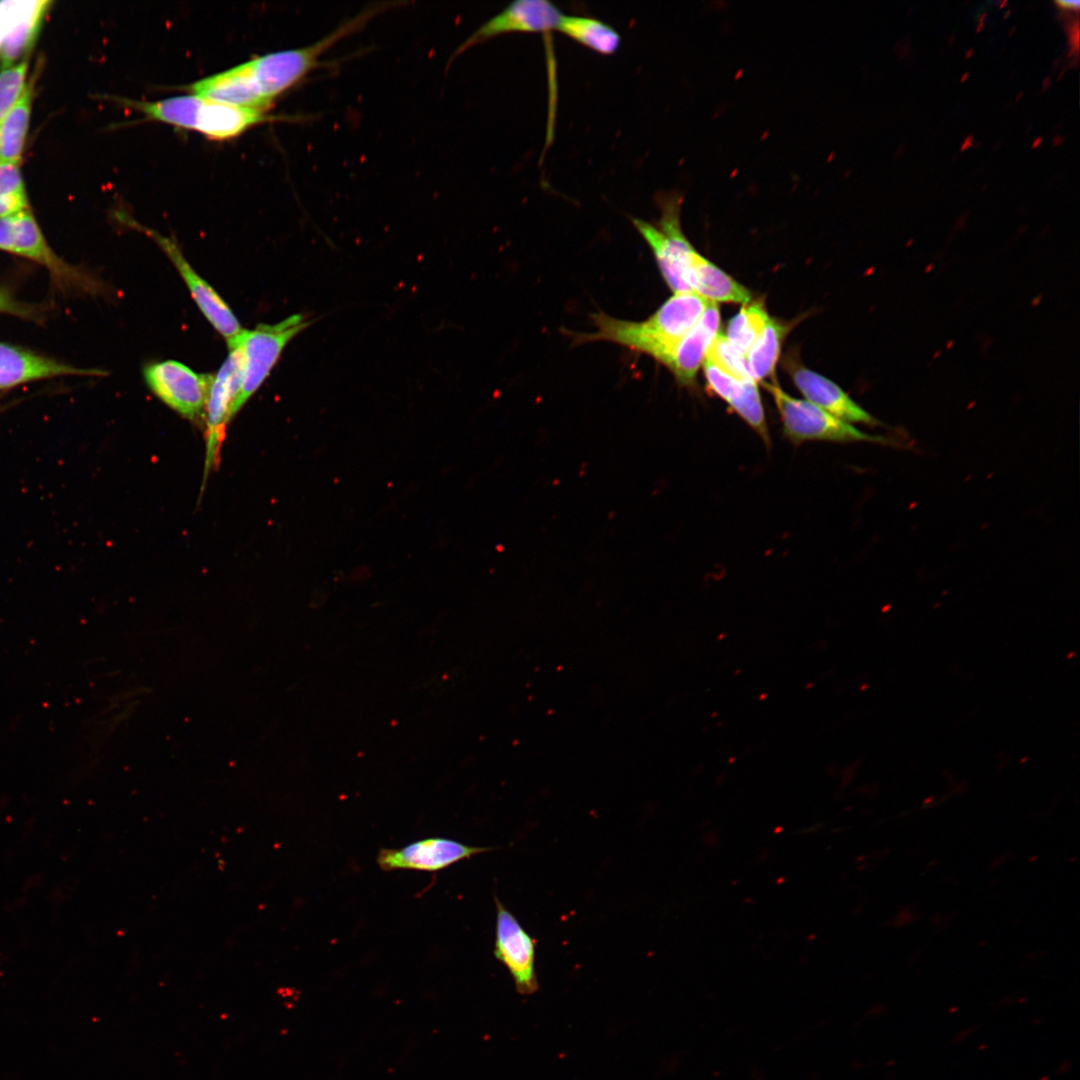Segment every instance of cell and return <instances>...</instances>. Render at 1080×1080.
I'll return each instance as SVG.
<instances>
[{
  "instance_id": "3",
  "label": "cell",
  "mask_w": 1080,
  "mask_h": 1080,
  "mask_svg": "<svg viewBox=\"0 0 1080 1080\" xmlns=\"http://www.w3.org/2000/svg\"><path fill=\"white\" fill-rule=\"evenodd\" d=\"M682 201L679 192L661 193L657 197L661 213L657 222L632 218L633 226L650 247L664 281L674 294L692 293L685 283V273L695 249L681 228Z\"/></svg>"
},
{
  "instance_id": "23",
  "label": "cell",
  "mask_w": 1080,
  "mask_h": 1080,
  "mask_svg": "<svg viewBox=\"0 0 1080 1080\" xmlns=\"http://www.w3.org/2000/svg\"><path fill=\"white\" fill-rule=\"evenodd\" d=\"M49 3V1H31L26 12L4 38L0 45L3 69L14 65V62L31 47Z\"/></svg>"
},
{
  "instance_id": "12",
  "label": "cell",
  "mask_w": 1080,
  "mask_h": 1080,
  "mask_svg": "<svg viewBox=\"0 0 1080 1080\" xmlns=\"http://www.w3.org/2000/svg\"><path fill=\"white\" fill-rule=\"evenodd\" d=\"M491 850L463 844L442 837L425 838L399 849L383 848L377 855V864L383 871L408 869L436 872L458 861Z\"/></svg>"
},
{
  "instance_id": "28",
  "label": "cell",
  "mask_w": 1080,
  "mask_h": 1080,
  "mask_svg": "<svg viewBox=\"0 0 1080 1080\" xmlns=\"http://www.w3.org/2000/svg\"><path fill=\"white\" fill-rule=\"evenodd\" d=\"M0 312L25 313L20 305L16 304L10 296L2 291H0Z\"/></svg>"
},
{
  "instance_id": "9",
  "label": "cell",
  "mask_w": 1080,
  "mask_h": 1080,
  "mask_svg": "<svg viewBox=\"0 0 1080 1080\" xmlns=\"http://www.w3.org/2000/svg\"><path fill=\"white\" fill-rule=\"evenodd\" d=\"M494 901L496 906L494 957L507 968L520 994H532L538 989L535 969L536 940L498 897L495 896Z\"/></svg>"
},
{
  "instance_id": "19",
  "label": "cell",
  "mask_w": 1080,
  "mask_h": 1080,
  "mask_svg": "<svg viewBox=\"0 0 1080 1080\" xmlns=\"http://www.w3.org/2000/svg\"><path fill=\"white\" fill-rule=\"evenodd\" d=\"M685 283L690 292L708 302L741 303L751 301V292L714 263L694 250L688 261Z\"/></svg>"
},
{
  "instance_id": "27",
  "label": "cell",
  "mask_w": 1080,
  "mask_h": 1080,
  "mask_svg": "<svg viewBox=\"0 0 1080 1080\" xmlns=\"http://www.w3.org/2000/svg\"><path fill=\"white\" fill-rule=\"evenodd\" d=\"M27 62L22 61L0 72V126L25 88Z\"/></svg>"
},
{
  "instance_id": "7",
  "label": "cell",
  "mask_w": 1080,
  "mask_h": 1080,
  "mask_svg": "<svg viewBox=\"0 0 1080 1080\" xmlns=\"http://www.w3.org/2000/svg\"><path fill=\"white\" fill-rule=\"evenodd\" d=\"M0 250L30 259L64 284L90 289L93 283L50 248L29 209L0 218Z\"/></svg>"
},
{
  "instance_id": "5",
  "label": "cell",
  "mask_w": 1080,
  "mask_h": 1080,
  "mask_svg": "<svg viewBox=\"0 0 1080 1080\" xmlns=\"http://www.w3.org/2000/svg\"><path fill=\"white\" fill-rule=\"evenodd\" d=\"M762 385L771 394L777 407L785 437L794 444L807 441L882 442L881 437L863 433L810 402L787 394L775 380L763 381Z\"/></svg>"
},
{
  "instance_id": "25",
  "label": "cell",
  "mask_w": 1080,
  "mask_h": 1080,
  "mask_svg": "<svg viewBox=\"0 0 1080 1080\" xmlns=\"http://www.w3.org/2000/svg\"><path fill=\"white\" fill-rule=\"evenodd\" d=\"M25 209H28V203L18 164L0 162V218Z\"/></svg>"
},
{
  "instance_id": "2",
  "label": "cell",
  "mask_w": 1080,
  "mask_h": 1080,
  "mask_svg": "<svg viewBox=\"0 0 1080 1080\" xmlns=\"http://www.w3.org/2000/svg\"><path fill=\"white\" fill-rule=\"evenodd\" d=\"M401 4V2L373 3L310 45L272 52L249 60L251 71L266 103L271 106L280 94L293 87L315 69L321 68L323 66L321 57L334 45L362 31L375 17Z\"/></svg>"
},
{
  "instance_id": "6",
  "label": "cell",
  "mask_w": 1080,
  "mask_h": 1080,
  "mask_svg": "<svg viewBox=\"0 0 1080 1080\" xmlns=\"http://www.w3.org/2000/svg\"><path fill=\"white\" fill-rule=\"evenodd\" d=\"M145 383L166 405L190 420L204 416L212 375L199 374L188 366L165 360L146 365Z\"/></svg>"
},
{
  "instance_id": "8",
  "label": "cell",
  "mask_w": 1080,
  "mask_h": 1080,
  "mask_svg": "<svg viewBox=\"0 0 1080 1080\" xmlns=\"http://www.w3.org/2000/svg\"><path fill=\"white\" fill-rule=\"evenodd\" d=\"M563 13L547 0H516L488 19L454 51L451 61L468 49L501 35L556 31Z\"/></svg>"
},
{
  "instance_id": "15",
  "label": "cell",
  "mask_w": 1080,
  "mask_h": 1080,
  "mask_svg": "<svg viewBox=\"0 0 1080 1080\" xmlns=\"http://www.w3.org/2000/svg\"><path fill=\"white\" fill-rule=\"evenodd\" d=\"M703 367L708 388L769 446L770 436L757 382L753 379H736L707 361H704Z\"/></svg>"
},
{
  "instance_id": "21",
  "label": "cell",
  "mask_w": 1080,
  "mask_h": 1080,
  "mask_svg": "<svg viewBox=\"0 0 1080 1080\" xmlns=\"http://www.w3.org/2000/svg\"><path fill=\"white\" fill-rule=\"evenodd\" d=\"M791 325L770 318L763 332L746 355L751 377L758 383L773 378L781 347Z\"/></svg>"
},
{
  "instance_id": "18",
  "label": "cell",
  "mask_w": 1080,
  "mask_h": 1080,
  "mask_svg": "<svg viewBox=\"0 0 1080 1080\" xmlns=\"http://www.w3.org/2000/svg\"><path fill=\"white\" fill-rule=\"evenodd\" d=\"M196 96V95H195ZM273 119L264 111L229 105L196 96L189 129L221 140L235 137L255 124Z\"/></svg>"
},
{
  "instance_id": "1",
  "label": "cell",
  "mask_w": 1080,
  "mask_h": 1080,
  "mask_svg": "<svg viewBox=\"0 0 1080 1080\" xmlns=\"http://www.w3.org/2000/svg\"><path fill=\"white\" fill-rule=\"evenodd\" d=\"M708 301L694 293H676L648 319L627 321L603 312L591 315L592 333L567 332L574 344L608 341L663 363L676 345L693 328Z\"/></svg>"
},
{
  "instance_id": "26",
  "label": "cell",
  "mask_w": 1080,
  "mask_h": 1080,
  "mask_svg": "<svg viewBox=\"0 0 1080 1080\" xmlns=\"http://www.w3.org/2000/svg\"><path fill=\"white\" fill-rule=\"evenodd\" d=\"M705 361L736 379H753L748 369L746 357L740 354L726 336L721 333L715 337L710 345Z\"/></svg>"
},
{
  "instance_id": "20",
  "label": "cell",
  "mask_w": 1080,
  "mask_h": 1080,
  "mask_svg": "<svg viewBox=\"0 0 1080 1080\" xmlns=\"http://www.w3.org/2000/svg\"><path fill=\"white\" fill-rule=\"evenodd\" d=\"M556 31L601 55H613L622 38L611 25L594 17L563 14Z\"/></svg>"
},
{
  "instance_id": "16",
  "label": "cell",
  "mask_w": 1080,
  "mask_h": 1080,
  "mask_svg": "<svg viewBox=\"0 0 1080 1080\" xmlns=\"http://www.w3.org/2000/svg\"><path fill=\"white\" fill-rule=\"evenodd\" d=\"M193 95L213 101L264 111V100L247 62L198 80L186 87Z\"/></svg>"
},
{
  "instance_id": "10",
  "label": "cell",
  "mask_w": 1080,
  "mask_h": 1080,
  "mask_svg": "<svg viewBox=\"0 0 1080 1080\" xmlns=\"http://www.w3.org/2000/svg\"><path fill=\"white\" fill-rule=\"evenodd\" d=\"M128 224L144 231L164 251L183 278L200 311L227 342L241 333L243 329L233 311L213 287L192 268L174 239L143 227L135 221H129Z\"/></svg>"
},
{
  "instance_id": "11",
  "label": "cell",
  "mask_w": 1080,
  "mask_h": 1080,
  "mask_svg": "<svg viewBox=\"0 0 1080 1080\" xmlns=\"http://www.w3.org/2000/svg\"><path fill=\"white\" fill-rule=\"evenodd\" d=\"M227 344L229 354L216 375L213 376L205 406L207 420L205 471L209 470L216 461L225 426L233 417V406L242 384V351L235 341H230Z\"/></svg>"
},
{
  "instance_id": "14",
  "label": "cell",
  "mask_w": 1080,
  "mask_h": 1080,
  "mask_svg": "<svg viewBox=\"0 0 1080 1080\" xmlns=\"http://www.w3.org/2000/svg\"><path fill=\"white\" fill-rule=\"evenodd\" d=\"M720 310L717 303L708 302L693 328L676 345L662 363L680 385L691 387L703 365L708 349L719 334Z\"/></svg>"
},
{
  "instance_id": "29",
  "label": "cell",
  "mask_w": 1080,
  "mask_h": 1080,
  "mask_svg": "<svg viewBox=\"0 0 1080 1080\" xmlns=\"http://www.w3.org/2000/svg\"><path fill=\"white\" fill-rule=\"evenodd\" d=\"M1055 4L1058 8L1065 11H1077L1080 7V2L1078 0H1058L1055 1Z\"/></svg>"
},
{
  "instance_id": "13",
  "label": "cell",
  "mask_w": 1080,
  "mask_h": 1080,
  "mask_svg": "<svg viewBox=\"0 0 1080 1080\" xmlns=\"http://www.w3.org/2000/svg\"><path fill=\"white\" fill-rule=\"evenodd\" d=\"M785 368L806 401L847 423H876L874 417L836 383L808 369L792 356L786 359Z\"/></svg>"
},
{
  "instance_id": "17",
  "label": "cell",
  "mask_w": 1080,
  "mask_h": 1080,
  "mask_svg": "<svg viewBox=\"0 0 1080 1080\" xmlns=\"http://www.w3.org/2000/svg\"><path fill=\"white\" fill-rule=\"evenodd\" d=\"M95 369H83L24 349L0 343V390L20 384L64 375H103Z\"/></svg>"
},
{
  "instance_id": "4",
  "label": "cell",
  "mask_w": 1080,
  "mask_h": 1080,
  "mask_svg": "<svg viewBox=\"0 0 1080 1080\" xmlns=\"http://www.w3.org/2000/svg\"><path fill=\"white\" fill-rule=\"evenodd\" d=\"M312 323L306 315L293 314L275 324L243 329L231 340L239 345L243 355L242 384L233 406V416L269 376L286 345Z\"/></svg>"
},
{
  "instance_id": "22",
  "label": "cell",
  "mask_w": 1080,
  "mask_h": 1080,
  "mask_svg": "<svg viewBox=\"0 0 1080 1080\" xmlns=\"http://www.w3.org/2000/svg\"><path fill=\"white\" fill-rule=\"evenodd\" d=\"M32 87L26 85L0 126V162L19 163L28 130Z\"/></svg>"
},
{
  "instance_id": "24",
  "label": "cell",
  "mask_w": 1080,
  "mask_h": 1080,
  "mask_svg": "<svg viewBox=\"0 0 1080 1080\" xmlns=\"http://www.w3.org/2000/svg\"><path fill=\"white\" fill-rule=\"evenodd\" d=\"M770 318L762 300L749 301L730 319L725 336L731 345L746 357Z\"/></svg>"
}]
</instances>
